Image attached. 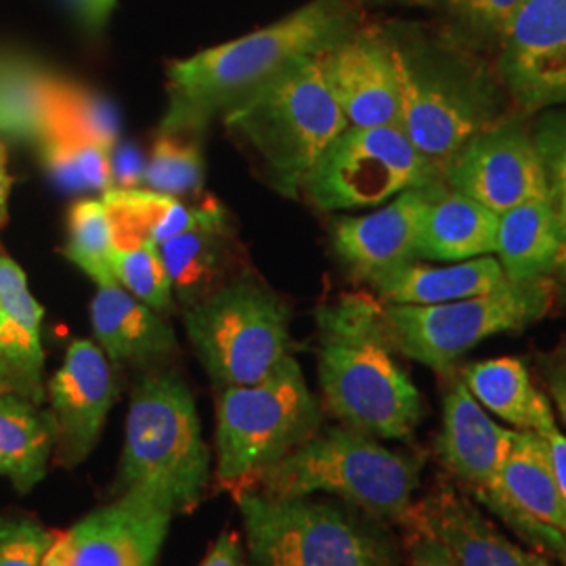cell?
I'll list each match as a JSON object with an SVG mask.
<instances>
[{
    "label": "cell",
    "mask_w": 566,
    "mask_h": 566,
    "mask_svg": "<svg viewBox=\"0 0 566 566\" xmlns=\"http://www.w3.org/2000/svg\"><path fill=\"white\" fill-rule=\"evenodd\" d=\"M409 143L441 172L465 143L504 120L502 84L455 42L401 41L388 34Z\"/></svg>",
    "instance_id": "obj_3"
},
{
    "label": "cell",
    "mask_w": 566,
    "mask_h": 566,
    "mask_svg": "<svg viewBox=\"0 0 566 566\" xmlns=\"http://www.w3.org/2000/svg\"><path fill=\"white\" fill-rule=\"evenodd\" d=\"M497 224L495 212L441 181L426 208L418 261L460 263L495 254Z\"/></svg>",
    "instance_id": "obj_26"
},
{
    "label": "cell",
    "mask_w": 566,
    "mask_h": 566,
    "mask_svg": "<svg viewBox=\"0 0 566 566\" xmlns=\"http://www.w3.org/2000/svg\"><path fill=\"white\" fill-rule=\"evenodd\" d=\"M315 327L325 409L376 439H411L424 403L386 336L382 303L364 292L340 294L317 306Z\"/></svg>",
    "instance_id": "obj_2"
},
{
    "label": "cell",
    "mask_w": 566,
    "mask_h": 566,
    "mask_svg": "<svg viewBox=\"0 0 566 566\" xmlns=\"http://www.w3.org/2000/svg\"><path fill=\"white\" fill-rule=\"evenodd\" d=\"M114 275L126 292L143 304L168 315L177 301L168 269L164 264L160 245L154 242L135 243L114 250Z\"/></svg>",
    "instance_id": "obj_35"
},
{
    "label": "cell",
    "mask_w": 566,
    "mask_h": 566,
    "mask_svg": "<svg viewBox=\"0 0 566 566\" xmlns=\"http://www.w3.org/2000/svg\"><path fill=\"white\" fill-rule=\"evenodd\" d=\"M319 61L329 93L348 126L399 128V81L386 32L359 25L350 36L322 53Z\"/></svg>",
    "instance_id": "obj_17"
},
{
    "label": "cell",
    "mask_w": 566,
    "mask_h": 566,
    "mask_svg": "<svg viewBox=\"0 0 566 566\" xmlns=\"http://www.w3.org/2000/svg\"><path fill=\"white\" fill-rule=\"evenodd\" d=\"M91 325L95 343L112 364L156 369L179 350L177 334L163 313L143 304L120 283L97 285Z\"/></svg>",
    "instance_id": "obj_22"
},
{
    "label": "cell",
    "mask_w": 566,
    "mask_h": 566,
    "mask_svg": "<svg viewBox=\"0 0 566 566\" xmlns=\"http://www.w3.org/2000/svg\"><path fill=\"white\" fill-rule=\"evenodd\" d=\"M510 280L495 254L441 266L420 261L390 266L367 285L380 303L443 304L493 292Z\"/></svg>",
    "instance_id": "obj_25"
},
{
    "label": "cell",
    "mask_w": 566,
    "mask_h": 566,
    "mask_svg": "<svg viewBox=\"0 0 566 566\" xmlns=\"http://www.w3.org/2000/svg\"><path fill=\"white\" fill-rule=\"evenodd\" d=\"M556 275H558V280L560 282L566 283V248L565 252H563V256H560V261H558V266H556V271H554Z\"/></svg>",
    "instance_id": "obj_44"
},
{
    "label": "cell",
    "mask_w": 566,
    "mask_h": 566,
    "mask_svg": "<svg viewBox=\"0 0 566 566\" xmlns=\"http://www.w3.org/2000/svg\"><path fill=\"white\" fill-rule=\"evenodd\" d=\"M55 537L32 516L0 514V566H44Z\"/></svg>",
    "instance_id": "obj_37"
},
{
    "label": "cell",
    "mask_w": 566,
    "mask_h": 566,
    "mask_svg": "<svg viewBox=\"0 0 566 566\" xmlns=\"http://www.w3.org/2000/svg\"><path fill=\"white\" fill-rule=\"evenodd\" d=\"M443 172L395 126H348L327 145L303 185L306 202L322 212L365 210L390 202Z\"/></svg>",
    "instance_id": "obj_11"
},
{
    "label": "cell",
    "mask_w": 566,
    "mask_h": 566,
    "mask_svg": "<svg viewBox=\"0 0 566 566\" xmlns=\"http://www.w3.org/2000/svg\"><path fill=\"white\" fill-rule=\"evenodd\" d=\"M114 227L116 248L135 243L168 242L170 238L200 223L214 200L185 203L181 198L166 196L147 187H112L102 196Z\"/></svg>",
    "instance_id": "obj_29"
},
{
    "label": "cell",
    "mask_w": 566,
    "mask_h": 566,
    "mask_svg": "<svg viewBox=\"0 0 566 566\" xmlns=\"http://www.w3.org/2000/svg\"><path fill=\"white\" fill-rule=\"evenodd\" d=\"M422 464V458L388 449L367 432L329 426L271 465L250 489L271 497L327 493L376 521L405 525Z\"/></svg>",
    "instance_id": "obj_4"
},
{
    "label": "cell",
    "mask_w": 566,
    "mask_h": 566,
    "mask_svg": "<svg viewBox=\"0 0 566 566\" xmlns=\"http://www.w3.org/2000/svg\"><path fill=\"white\" fill-rule=\"evenodd\" d=\"M357 28V0H311L242 39L172 61L158 133L200 137L210 122L223 118L292 65L329 51Z\"/></svg>",
    "instance_id": "obj_1"
},
{
    "label": "cell",
    "mask_w": 566,
    "mask_h": 566,
    "mask_svg": "<svg viewBox=\"0 0 566 566\" xmlns=\"http://www.w3.org/2000/svg\"><path fill=\"white\" fill-rule=\"evenodd\" d=\"M430 9L446 25L449 41L465 51H497L526 0H407Z\"/></svg>",
    "instance_id": "obj_32"
},
{
    "label": "cell",
    "mask_w": 566,
    "mask_h": 566,
    "mask_svg": "<svg viewBox=\"0 0 566 566\" xmlns=\"http://www.w3.org/2000/svg\"><path fill=\"white\" fill-rule=\"evenodd\" d=\"M53 453L65 468L81 465L99 443L118 397L112 361L93 340H74L46 386Z\"/></svg>",
    "instance_id": "obj_16"
},
{
    "label": "cell",
    "mask_w": 566,
    "mask_h": 566,
    "mask_svg": "<svg viewBox=\"0 0 566 566\" xmlns=\"http://www.w3.org/2000/svg\"><path fill=\"white\" fill-rule=\"evenodd\" d=\"M409 566H458L451 554L441 546L437 539L428 537L424 533L409 531Z\"/></svg>",
    "instance_id": "obj_40"
},
{
    "label": "cell",
    "mask_w": 566,
    "mask_h": 566,
    "mask_svg": "<svg viewBox=\"0 0 566 566\" xmlns=\"http://www.w3.org/2000/svg\"><path fill=\"white\" fill-rule=\"evenodd\" d=\"M177 507L156 486L120 497L57 533L44 566H156Z\"/></svg>",
    "instance_id": "obj_12"
},
{
    "label": "cell",
    "mask_w": 566,
    "mask_h": 566,
    "mask_svg": "<svg viewBox=\"0 0 566 566\" xmlns=\"http://www.w3.org/2000/svg\"><path fill=\"white\" fill-rule=\"evenodd\" d=\"M405 526L437 539L458 566H556L507 539L472 500L447 483L413 504Z\"/></svg>",
    "instance_id": "obj_19"
},
{
    "label": "cell",
    "mask_w": 566,
    "mask_h": 566,
    "mask_svg": "<svg viewBox=\"0 0 566 566\" xmlns=\"http://www.w3.org/2000/svg\"><path fill=\"white\" fill-rule=\"evenodd\" d=\"M460 378L483 409L514 430L542 437L558 426L549 397L533 382L528 367L518 357L465 365Z\"/></svg>",
    "instance_id": "obj_27"
},
{
    "label": "cell",
    "mask_w": 566,
    "mask_h": 566,
    "mask_svg": "<svg viewBox=\"0 0 566 566\" xmlns=\"http://www.w3.org/2000/svg\"><path fill=\"white\" fill-rule=\"evenodd\" d=\"M224 126L261 164L264 181L301 198L311 168L348 128L329 93L319 55L301 61L223 116Z\"/></svg>",
    "instance_id": "obj_5"
},
{
    "label": "cell",
    "mask_w": 566,
    "mask_h": 566,
    "mask_svg": "<svg viewBox=\"0 0 566 566\" xmlns=\"http://www.w3.org/2000/svg\"><path fill=\"white\" fill-rule=\"evenodd\" d=\"M565 248V229L547 198L500 214L495 259L510 282L549 280Z\"/></svg>",
    "instance_id": "obj_28"
},
{
    "label": "cell",
    "mask_w": 566,
    "mask_h": 566,
    "mask_svg": "<svg viewBox=\"0 0 566 566\" xmlns=\"http://www.w3.org/2000/svg\"><path fill=\"white\" fill-rule=\"evenodd\" d=\"M497 72L523 112L566 105V0H526L497 49Z\"/></svg>",
    "instance_id": "obj_15"
},
{
    "label": "cell",
    "mask_w": 566,
    "mask_h": 566,
    "mask_svg": "<svg viewBox=\"0 0 566 566\" xmlns=\"http://www.w3.org/2000/svg\"><path fill=\"white\" fill-rule=\"evenodd\" d=\"M72 82L41 61L0 53V135L39 145L60 124Z\"/></svg>",
    "instance_id": "obj_24"
},
{
    "label": "cell",
    "mask_w": 566,
    "mask_h": 566,
    "mask_svg": "<svg viewBox=\"0 0 566 566\" xmlns=\"http://www.w3.org/2000/svg\"><path fill=\"white\" fill-rule=\"evenodd\" d=\"M210 483V449L196 397L175 369H147L130 395L124 426L120 489L156 486L177 512L202 502Z\"/></svg>",
    "instance_id": "obj_6"
},
{
    "label": "cell",
    "mask_w": 566,
    "mask_h": 566,
    "mask_svg": "<svg viewBox=\"0 0 566 566\" xmlns=\"http://www.w3.org/2000/svg\"><path fill=\"white\" fill-rule=\"evenodd\" d=\"M472 497L531 549L566 565V507L539 434L516 430L502 470Z\"/></svg>",
    "instance_id": "obj_13"
},
{
    "label": "cell",
    "mask_w": 566,
    "mask_h": 566,
    "mask_svg": "<svg viewBox=\"0 0 566 566\" xmlns=\"http://www.w3.org/2000/svg\"><path fill=\"white\" fill-rule=\"evenodd\" d=\"M243 523L245 566H399L382 526L311 497L235 493Z\"/></svg>",
    "instance_id": "obj_7"
},
{
    "label": "cell",
    "mask_w": 566,
    "mask_h": 566,
    "mask_svg": "<svg viewBox=\"0 0 566 566\" xmlns=\"http://www.w3.org/2000/svg\"><path fill=\"white\" fill-rule=\"evenodd\" d=\"M319 428L322 405L294 355H287L261 382L221 388L214 465L219 485L235 493L250 489Z\"/></svg>",
    "instance_id": "obj_8"
},
{
    "label": "cell",
    "mask_w": 566,
    "mask_h": 566,
    "mask_svg": "<svg viewBox=\"0 0 566 566\" xmlns=\"http://www.w3.org/2000/svg\"><path fill=\"white\" fill-rule=\"evenodd\" d=\"M441 181L411 187L374 212L334 221L332 250L353 280L367 283L390 266L418 261L426 208Z\"/></svg>",
    "instance_id": "obj_18"
},
{
    "label": "cell",
    "mask_w": 566,
    "mask_h": 566,
    "mask_svg": "<svg viewBox=\"0 0 566 566\" xmlns=\"http://www.w3.org/2000/svg\"><path fill=\"white\" fill-rule=\"evenodd\" d=\"M542 371L546 378L549 401L554 403L566 424V346H560L558 350L544 357Z\"/></svg>",
    "instance_id": "obj_39"
},
{
    "label": "cell",
    "mask_w": 566,
    "mask_h": 566,
    "mask_svg": "<svg viewBox=\"0 0 566 566\" xmlns=\"http://www.w3.org/2000/svg\"><path fill=\"white\" fill-rule=\"evenodd\" d=\"M42 166L67 193H105L114 187L116 170L107 145L72 128H53L36 145Z\"/></svg>",
    "instance_id": "obj_31"
},
{
    "label": "cell",
    "mask_w": 566,
    "mask_h": 566,
    "mask_svg": "<svg viewBox=\"0 0 566 566\" xmlns=\"http://www.w3.org/2000/svg\"><path fill=\"white\" fill-rule=\"evenodd\" d=\"M235 248L238 242L229 212L217 200L200 223L160 243L175 301L187 308L242 275L235 273Z\"/></svg>",
    "instance_id": "obj_23"
},
{
    "label": "cell",
    "mask_w": 566,
    "mask_h": 566,
    "mask_svg": "<svg viewBox=\"0 0 566 566\" xmlns=\"http://www.w3.org/2000/svg\"><path fill=\"white\" fill-rule=\"evenodd\" d=\"M182 325L217 390L261 382L292 355L287 306L245 273L182 308Z\"/></svg>",
    "instance_id": "obj_9"
},
{
    "label": "cell",
    "mask_w": 566,
    "mask_h": 566,
    "mask_svg": "<svg viewBox=\"0 0 566 566\" xmlns=\"http://www.w3.org/2000/svg\"><path fill=\"white\" fill-rule=\"evenodd\" d=\"M84 30L99 34L112 20L118 0H61Z\"/></svg>",
    "instance_id": "obj_38"
},
{
    "label": "cell",
    "mask_w": 566,
    "mask_h": 566,
    "mask_svg": "<svg viewBox=\"0 0 566 566\" xmlns=\"http://www.w3.org/2000/svg\"><path fill=\"white\" fill-rule=\"evenodd\" d=\"M443 181L497 217L547 198L546 172L533 130L516 118L489 126L447 163Z\"/></svg>",
    "instance_id": "obj_14"
},
{
    "label": "cell",
    "mask_w": 566,
    "mask_h": 566,
    "mask_svg": "<svg viewBox=\"0 0 566 566\" xmlns=\"http://www.w3.org/2000/svg\"><path fill=\"white\" fill-rule=\"evenodd\" d=\"M114 227L103 200L84 198L70 208L67 240L61 254L97 285L116 282Z\"/></svg>",
    "instance_id": "obj_33"
},
{
    "label": "cell",
    "mask_w": 566,
    "mask_h": 566,
    "mask_svg": "<svg viewBox=\"0 0 566 566\" xmlns=\"http://www.w3.org/2000/svg\"><path fill=\"white\" fill-rule=\"evenodd\" d=\"M53 455V426L49 413L28 399L0 392V474L18 491L39 485Z\"/></svg>",
    "instance_id": "obj_30"
},
{
    "label": "cell",
    "mask_w": 566,
    "mask_h": 566,
    "mask_svg": "<svg viewBox=\"0 0 566 566\" xmlns=\"http://www.w3.org/2000/svg\"><path fill=\"white\" fill-rule=\"evenodd\" d=\"M552 303V280L510 282L453 303H382V317L386 336L397 355L437 374H449L479 344L542 322Z\"/></svg>",
    "instance_id": "obj_10"
},
{
    "label": "cell",
    "mask_w": 566,
    "mask_h": 566,
    "mask_svg": "<svg viewBox=\"0 0 566 566\" xmlns=\"http://www.w3.org/2000/svg\"><path fill=\"white\" fill-rule=\"evenodd\" d=\"M9 187H11V179H9V172H7V158H4V149L0 147V224L7 217Z\"/></svg>",
    "instance_id": "obj_43"
},
{
    "label": "cell",
    "mask_w": 566,
    "mask_h": 566,
    "mask_svg": "<svg viewBox=\"0 0 566 566\" xmlns=\"http://www.w3.org/2000/svg\"><path fill=\"white\" fill-rule=\"evenodd\" d=\"M200 566H245L242 537L235 531H224L212 544Z\"/></svg>",
    "instance_id": "obj_41"
},
{
    "label": "cell",
    "mask_w": 566,
    "mask_h": 566,
    "mask_svg": "<svg viewBox=\"0 0 566 566\" xmlns=\"http://www.w3.org/2000/svg\"><path fill=\"white\" fill-rule=\"evenodd\" d=\"M516 430L497 424L483 409L462 378L451 380L443 395L441 430L434 451L447 472L470 489L489 485L512 449Z\"/></svg>",
    "instance_id": "obj_20"
},
{
    "label": "cell",
    "mask_w": 566,
    "mask_h": 566,
    "mask_svg": "<svg viewBox=\"0 0 566 566\" xmlns=\"http://www.w3.org/2000/svg\"><path fill=\"white\" fill-rule=\"evenodd\" d=\"M147 189L175 198L202 193L203 154L200 137L158 133L149 160L143 166Z\"/></svg>",
    "instance_id": "obj_34"
},
{
    "label": "cell",
    "mask_w": 566,
    "mask_h": 566,
    "mask_svg": "<svg viewBox=\"0 0 566 566\" xmlns=\"http://www.w3.org/2000/svg\"><path fill=\"white\" fill-rule=\"evenodd\" d=\"M531 130L546 172L547 200L566 235V109H546Z\"/></svg>",
    "instance_id": "obj_36"
},
{
    "label": "cell",
    "mask_w": 566,
    "mask_h": 566,
    "mask_svg": "<svg viewBox=\"0 0 566 566\" xmlns=\"http://www.w3.org/2000/svg\"><path fill=\"white\" fill-rule=\"evenodd\" d=\"M44 308L32 296L25 273L9 256H0V392H11L41 407Z\"/></svg>",
    "instance_id": "obj_21"
},
{
    "label": "cell",
    "mask_w": 566,
    "mask_h": 566,
    "mask_svg": "<svg viewBox=\"0 0 566 566\" xmlns=\"http://www.w3.org/2000/svg\"><path fill=\"white\" fill-rule=\"evenodd\" d=\"M542 439L546 441L547 458L554 472V481L566 507V434H563V430L556 426L546 434H542Z\"/></svg>",
    "instance_id": "obj_42"
}]
</instances>
